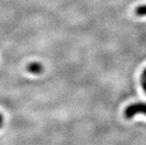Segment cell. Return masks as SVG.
Wrapping results in <instances>:
<instances>
[{
	"label": "cell",
	"mask_w": 146,
	"mask_h": 145,
	"mask_svg": "<svg viewBox=\"0 0 146 145\" xmlns=\"http://www.w3.org/2000/svg\"><path fill=\"white\" fill-rule=\"evenodd\" d=\"M123 114L126 119H131L137 114H143L146 115V103L138 102L130 104L125 109Z\"/></svg>",
	"instance_id": "obj_1"
},
{
	"label": "cell",
	"mask_w": 146,
	"mask_h": 145,
	"mask_svg": "<svg viewBox=\"0 0 146 145\" xmlns=\"http://www.w3.org/2000/svg\"><path fill=\"white\" fill-rule=\"evenodd\" d=\"M26 70L33 74H39L44 71V67L39 62H32L27 65Z\"/></svg>",
	"instance_id": "obj_2"
},
{
	"label": "cell",
	"mask_w": 146,
	"mask_h": 145,
	"mask_svg": "<svg viewBox=\"0 0 146 145\" xmlns=\"http://www.w3.org/2000/svg\"><path fill=\"white\" fill-rule=\"evenodd\" d=\"M135 14L138 17H143L146 16V5L137 6L135 9Z\"/></svg>",
	"instance_id": "obj_3"
},
{
	"label": "cell",
	"mask_w": 146,
	"mask_h": 145,
	"mask_svg": "<svg viewBox=\"0 0 146 145\" xmlns=\"http://www.w3.org/2000/svg\"><path fill=\"white\" fill-rule=\"evenodd\" d=\"M141 86L143 92L146 94V68L143 71L141 74Z\"/></svg>",
	"instance_id": "obj_4"
},
{
	"label": "cell",
	"mask_w": 146,
	"mask_h": 145,
	"mask_svg": "<svg viewBox=\"0 0 146 145\" xmlns=\"http://www.w3.org/2000/svg\"><path fill=\"white\" fill-rule=\"evenodd\" d=\"M4 122V116L2 114H0V123H3Z\"/></svg>",
	"instance_id": "obj_5"
},
{
	"label": "cell",
	"mask_w": 146,
	"mask_h": 145,
	"mask_svg": "<svg viewBox=\"0 0 146 145\" xmlns=\"http://www.w3.org/2000/svg\"><path fill=\"white\" fill-rule=\"evenodd\" d=\"M2 126H3V123H0V128H2Z\"/></svg>",
	"instance_id": "obj_6"
}]
</instances>
